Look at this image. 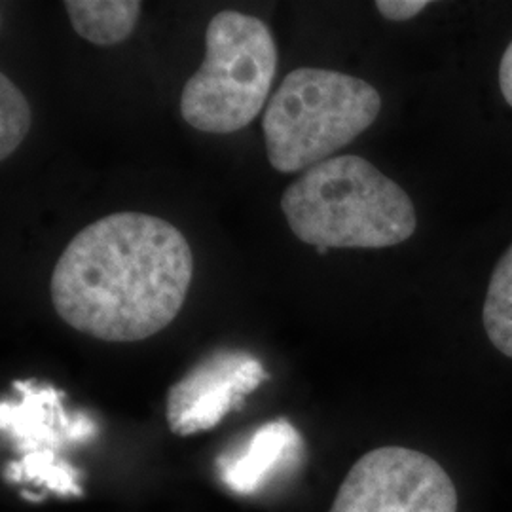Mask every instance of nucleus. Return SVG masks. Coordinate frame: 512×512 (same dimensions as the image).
Wrapping results in <instances>:
<instances>
[{
  "mask_svg": "<svg viewBox=\"0 0 512 512\" xmlns=\"http://www.w3.org/2000/svg\"><path fill=\"white\" fill-rule=\"evenodd\" d=\"M194 277L188 239L145 213H112L74 236L55 264L57 315L103 342H141L169 327Z\"/></svg>",
  "mask_w": 512,
  "mask_h": 512,
  "instance_id": "nucleus-1",
  "label": "nucleus"
},
{
  "mask_svg": "<svg viewBox=\"0 0 512 512\" xmlns=\"http://www.w3.org/2000/svg\"><path fill=\"white\" fill-rule=\"evenodd\" d=\"M296 239L327 249H385L412 238L416 207L399 184L361 156L313 165L281 196Z\"/></svg>",
  "mask_w": 512,
  "mask_h": 512,
  "instance_id": "nucleus-2",
  "label": "nucleus"
},
{
  "mask_svg": "<svg viewBox=\"0 0 512 512\" xmlns=\"http://www.w3.org/2000/svg\"><path fill=\"white\" fill-rule=\"evenodd\" d=\"M380 110L382 97L366 80L300 67L283 78L264 109L268 160L279 173L308 171L365 133Z\"/></svg>",
  "mask_w": 512,
  "mask_h": 512,
  "instance_id": "nucleus-3",
  "label": "nucleus"
},
{
  "mask_svg": "<svg viewBox=\"0 0 512 512\" xmlns=\"http://www.w3.org/2000/svg\"><path fill=\"white\" fill-rule=\"evenodd\" d=\"M279 52L262 19L222 10L209 21L205 57L181 95L184 122L203 133L247 128L266 109Z\"/></svg>",
  "mask_w": 512,
  "mask_h": 512,
  "instance_id": "nucleus-4",
  "label": "nucleus"
},
{
  "mask_svg": "<svg viewBox=\"0 0 512 512\" xmlns=\"http://www.w3.org/2000/svg\"><path fill=\"white\" fill-rule=\"evenodd\" d=\"M329 512H458V490L439 461L384 446L349 469Z\"/></svg>",
  "mask_w": 512,
  "mask_h": 512,
  "instance_id": "nucleus-5",
  "label": "nucleus"
},
{
  "mask_svg": "<svg viewBox=\"0 0 512 512\" xmlns=\"http://www.w3.org/2000/svg\"><path fill=\"white\" fill-rule=\"evenodd\" d=\"M268 380L262 363L245 351H217L192 368L167 395V423L179 437L209 431Z\"/></svg>",
  "mask_w": 512,
  "mask_h": 512,
  "instance_id": "nucleus-6",
  "label": "nucleus"
},
{
  "mask_svg": "<svg viewBox=\"0 0 512 512\" xmlns=\"http://www.w3.org/2000/svg\"><path fill=\"white\" fill-rule=\"evenodd\" d=\"M25 401L19 406L2 404V429L18 440L19 446L31 452H44L42 444H57L59 435L67 439H84L93 431V425L84 416L67 421L63 408L57 401L54 389L31 391V385L18 384Z\"/></svg>",
  "mask_w": 512,
  "mask_h": 512,
  "instance_id": "nucleus-7",
  "label": "nucleus"
},
{
  "mask_svg": "<svg viewBox=\"0 0 512 512\" xmlns=\"http://www.w3.org/2000/svg\"><path fill=\"white\" fill-rule=\"evenodd\" d=\"M298 444V431L289 421L275 420L262 425L249 440L245 452L222 461L220 473L224 484L238 494H253Z\"/></svg>",
  "mask_w": 512,
  "mask_h": 512,
  "instance_id": "nucleus-8",
  "label": "nucleus"
},
{
  "mask_svg": "<svg viewBox=\"0 0 512 512\" xmlns=\"http://www.w3.org/2000/svg\"><path fill=\"white\" fill-rule=\"evenodd\" d=\"M63 6L74 33L95 46L124 42L143 12L137 0H67Z\"/></svg>",
  "mask_w": 512,
  "mask_h": 512,
  "instance_id": "nucleus-9",
  "label": "nucleus"
},
{
  "mask_svg": "<svg viewBox=\"0 0 512 512\" xmlns=\"http://www.w3.org/2000/svg\"><path fill=\"white\" fill-rule=\"evenodd\" d=\"M482 323L494 348L512 359V245L495 264L484 300Z\"/></svg>",
  "mask_w": 512,
  "mask_h": 512,
  "instance_id": "nucleus-10",
  "label": "nucleus"
},
{
  "mask_svg": "<svg viewBox=\"0 0 512 512\" xmlns=\"http://www.w3.org/2000/svg\"><path fill=\"white\" fill-rule=\"evenodd\" d=\"M33 112L18 86L0 74V160L12 156L29 135Z\"/></svg>",
  "mask_w": 512,
  "mask_h": 512,
  "instance_id": "nucleus-11",
  "label": "nucleus"
},
{
  "mask_svg": "<svg viewBox=\"0 0 512 512\" xmlns=\"http://www.w3.org/2000/svg\"><path fill=\"white\" fill-rule=\"evenodd\" d=\"M12 478L37 480L61 495L80 494L73 469L67 467V463H63L61 459H57L52 450L29 452L19 463H14Z\"/></svg>",
  "mask_w": 512,
  "mask_h": 512,
  "instance_id": "nucleus-12",
  "label": "nucleus"
},
{
  "mask_svg": "<svg viewBox=\"0 0 512 512\" xmlns=\"http://www.w3.org/2000/svg\"><path fill=\"white\" fill-rule=\"evenodd\" d=\"M374 6L385 19L403 23L421 14L429 6V2L427 0H378Z\"/></svg>",
  "mask_w": 512,
  "mask_h": 512,
  "instance_id": "nucleus-13",
  "label": "nucleus"
},
{
  "mask_svg": "<svg viewBox=\"0 0 512 512\" xmlns=\"http://www.w3.org/2000/svg\"><path fill=\"white\" fill-rule=\"evenodd\" d=\"M499 88L505 101L512 107V40L499 63Z\"/></svg>",
  "mask_w": 512,
  "mask_h": 512,
  "instance_id": "nucleus-14",
  "label": "nucleus"
}]
</instances>
